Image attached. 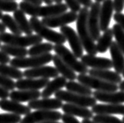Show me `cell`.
<instances>
[{"label":"cell","mask_w":124,"mask_h":123,"mask_svg":"<svg viewBox=\"0 0 124 123\" xmlns=\"http://www.w3.org/2000/svg\"><path fill=\"white\" fill-rule=\"evenodd\" d=\"M66 91L74 92L78 95H86V96H91L93 95L92 89L88 88L85 85H82L79 82H76L74 80H70L66 84Z\"/></svg>","instance_id":"29"},{"label":"cell","mask_w":124,"mask_h":123,"mask_svg":"<svg viewBox=\"0 0 124 123\" xmlns=\"http://www.w3.org/2000/svg\"><path fill=\"white\" fill-rule=\"evenodd\" d=\"M88 15H89L88 8H81L76 20L78 36L80 39L81 44H82L83 49H85V51L88 53V55H96L97 54L96 44L90 36L89 29H88Z\"/></svg>","instance_id":"1"},{"label":"cell","mask_w":124,"mask_h":123,"mask_svg":"<svg viewBox=\"0 0 124 123\" xmlns=\"http://www.w3.org/2000/svg\"><path fill=\"white\" fill-rule=\"evenodd\" d=\"M66 79L63 77H57L55 79L48 82L47 85L45 86L41 93V97L43 98H49L51 95L55 94L59 90H61L63 87L66 86Z\"/></svg>","instance_id":"25"},{"label":"cell","mask_w":124,"mask_h":123,"mask_svg":"<svg viewBox=\"0 0 124 123\" xmlns=\"http://www.w3.org/2000/svg\"><path fill=\"white\" fill-rule=\"evenodd\" d=\"M24 77L26 78H55L59 77L57 70L51 65H41V66L29 69L23 72Z\"/></svg>","instance_id":"13"},{"label":"cell","mask_w":124,"mask_h":123,"mask_svg":"<svg viewBox=\"0 0 124 123\" xmlns=\"http://www.w3.org/2000/svg\"><path fill=\"white\" fill-rule=\"evenodd\" d=\"M78 81L85 85L90 89H95L98 92H117L119 86L116 84L109 83L96 77L87 74H79L77 76Z\"/></svg>","instance_id":"8"},{"label":"cell","mask_w":124,"mask_h":123,"mask_svg":"<svg viewBox=\"0 0 124 123\" xmlns=\"http://www.w3.org/2000/svg\"><path fill=\"white\" fill-rule=\"evenodd\" d=\"M18 9V4L15 1L0 0V11L2 12H14Z\"/></svg>","instance_id":"36"},{"label":"cell","mask_w":124,"mask_h":123,"mask_svg":"<svg viewBox=\"0 0 124 123\" xmlns=\"http://www.w3.org/2000/svg\"><path fill=\"white\" fill-rule=\"evenodd\" d=\"M122 121H123V122H124V116H123V120H122Z\"/></svg>","instance_id":"56"},{"label":"cell","mask_w":124,"mask_h":123,"mask_svg":"<svg viewBox=\"0 0 124 123\" xmlns=\"http://www.w3.org/2000/svg\"><path fill=\"white\" fill-rule=\"evenodd\" d=\"M14 18L22 32H24L26 35L32 34L33 31L32 29V27L30 25V23L28 19L26 18L25 14L23 11L21 10L20 9L19 10L17 9L16 11L14 12Z\"/></svg>","instance_id":"27"},{"label":"cell","mask_w":124,"mask_h":123,"mask_svg":"<svg viewBox=\"0 0 124 123\" xmlns=\"http://www.w3.org/2000/svg\"><path fill=\"white\" fill-rule=\"evenodd\" d=\"M53 2H55V4H59V3H62V0H53Z\"/></svg>","instance_id":"52"},{"label":"cell","mask_w":124,"mask_h":123,"mask_svg":"<svg viewBox=\"0 0 124 123\" xmlns=\"http://www.w3.org/2000/svg\"><path fill=\"white\" fill-rule=\"evenodd\" d=\"M77 13L70 11L55 15V16L43 17L41 22L48 28H58V27H62L67 25L68 24L74 22L77 20Z\"/></svg>","instance_id":"12"},{"label":"cell","mask_w":124,"mask_h":123,"mask_svg":"<svg viewBox=\"0 0 124 123\" xmlns=\"http://www.w3.org/2000/svg\"><path fill=\"white\" fill-rule=\"evenodd\" d=\"M53 51L72 70L78 72L80 74H86L88 73V67L81 62L78 61L74 54L63 44H55L53 47Z\"/></svg>","instance_id":"4"},{"label":"cell","mask_w":124,"mask_h":123,"mask_svg":"<svg viewBox=\"0 0 124 123\" xmlns=\"http://www.w3.org/2000/svg\"><path fill=\"white\" fill-rule=\"evenodd\" d=\"M41 96V93L39 90H13L10 92L9 97L11 100L24 103V102H31L38 100Z\"/></svg>","instance_id":"21"},{"label":"cell","mask_w":124,"mask_h":123,"mask_svg":"<svg viewBox=\"0 0 124 123\" xmlns=\"http://www.w3.org/2000/svg\"><path fill=\"white\" fill-rule=\"evenodd\" d=\"M62 123H81V122H79L78 120L75 118L74 116L66 115V114H64V115H62Z\"/></svg>","instance_id":"41"},{"label":"cell","mask_w":124,"mask_h":123,"mask_svg":"<svg viewBox=\"0 0 124 123\" xmlns=\"http://www.w3.org/2000/svg\"><path fill=\"white\" fill-rule=\"evenodd\" d=\"M81 123H96V122H94L92 121V120H90V119H83L82 122H81Z\"/></svg>","instance_id":"50"},{"label":"cell","mask_w":124,"mask_h":123,"mask_svg":"<svg viewBox=\"0 0 124 123\" xmlns=\"http://www.w3.org/2000/svg\"><path fill=\"white\" fill-rule=\"evenodd\" d=\"M0 74L10 79H22L24 77L23 72L12 65L7 64H0Z\"/></svg>","instance_id":"31"},{"label":"cell","mask_w":124,"mask_h":123,"mask_svg":"<svg viewBox=\"0 0 124 123\" xmlns=\"http://www.w3.org/2000/svg\"><path fill=\"white\" fill-rule=\"evenodd\" d=\"M0 50L6 55L14 56L15 58H24L28 55V50L25 47H20L13 45H1Z\"/></svg>","instance_id":"30"},{"label":"cell","mask_w":124,"mask_h":123,"mask_svg":"<svg viewBox=\"0 0 124 123\" xmlns=\"http://www.w3.org/2000/svg\"><path fill=\"white\" fill-rule=\"evenodd\" d=\"M54 45L51 43H40L32 46L28 50V55L30 56H38L50 53L53 51Z\"/></svg>","instance_id":"32"},{"label":"cell","mask_w":124,"mask_h":123,"mask_svg":"<svg viewBox=\"0 0 124 123\" xmlns=\"http://www.w3.org/2000/svg\"><path fill=\"white\" fill-rule=\"evenodd\" d=\"M90 76L96 77L101 80H104V81L116 84L118 85L122 81V77L120 74L117 73L116 72L111 71L110 70H95V69H91L88 71Z\"/></svg>","instance_id":"24"},{"label":"cell","mask_w":124,"mask_h":123,"mask_svg":"<svg viewBox=\"0 0 124 123\" xmlns=\"http://www.w3.org/2000/svg\"><path fill=\"white\" fill-rule=\"evenodd\" d=\"M22 118L14 114H0V123H20Z\"/></svg>","instance_id":"37"},{"label":"cell","mask_w":124,"mask_h":123,"mask_svg":"<svg viewBox=\"0 0 124 123\" xmlns=\"http://www.w3.org/2000/svg\"><path fill=\"white\" fill-rule=\"evenodd\" d=\"M23 2H28V3L36 5V6H40L42 3H43L42 0H23Z\"/></svg>","instance_id":"46"},{"label":"cell","mask_w":124,"mask_h":123,"mask_svg":"<svg viewBox=\"0 0 124 123\" xmlns=\"http://www.w3.org/2000/svg\"><path fill=\"white\" fill-rule=\"evenodd\" d=\"M60 33L64 36L66 40L68 41L72 51H73L72 53L74 54V56L77 58H81L83 55L84 49L80 39L74 29L68 25L60 27Z\"/></svg>","instance_id":"11"},{"label":"cell","mask_w":124,"mask_h":123,"mask_svg":"<svg viewBox=\"0 0 124 123\" xmlns=\"http://www.w3.org/2000/svg\"><path fill=\"white\" fill-rule=\"evenodd\" d=\"M112 66L117 73H123L124 70V55L116 41H112L109 47Z\"/></svg>","instance_id":"22"},{"label":"cell","mask_w":124,"mask_h":123,"mask_svg":"<svg viewBox=\"0 0 124 123\" xmlns=\"http://www.w3.org/2000/svg\"><path fill=\"white\" fill-rule=\"evenodd\" d=\"M62 110L66 115L79 117L83 119H91L93 117V113L91 110L88 109V107L78 106V105L64 103L62 106Z\"/></svg>","instance_id":"23"},{"label":"cell","mask_w":124,"mask_h":123,"mask_svg":"<svg viewBox=\"0 0 124 123\" xmlns=\"http://www.w3.org/2000/svg\"><path fill=\"white\" fill-rule=\"evenodd\" d=\"M10 95V92L7 90H6L5 88L0 87V99L2 100H7Z\"/></svg>","instance_id":"44"},{"label":"cell","mask_w":124,"mask_h":123,"mask_svg":"<svg viewBox=\"0 0 124 123\" xmlns=\"http://www.w3.org/2000/svg\"><path fill=\"white\" fill-rule=\"evenodd\" d=\"M66 5L67 6V7L70 9V10L74 13L80 11L81 10V4L78 0H65Z\"/></svg>","instance_id":"39"},{"label":"cell","mask_w":124,"mask_h":123,"mask_svg":"<svg viewBox=\"0 0 124 123\" xmlns=\"http://www.w3.org/2000/svg\"><path fill=\"white\" fill-rule=\"evenodd\" d=\"M42 2H44L47 5H52L53 3V0H42Z\"/></svg>","instance_id":"49"},{"label":"cell","mask_w":124,"mask_h":123,"mask_svg":"<svg viewBox=\"0 0 124 123\" xmlns=\"http://www.w3.org/2000/svg\"><path fill=\"white\" fill-rule=\"evenodd\" d=\"M42 39L38 35H26L23 36L22 35H14L9 32H2L0 33V41L4 44L13 45L20 47H26L33 46L35 44L42 43Z\"/></svg>","instance_id":"5"},{"label":"cell","mask_w":124,"mask_h":123,"mask_svg":"<svg viewBox=\"0 0 124 123\" xmlns=\"http://www.w3.org/2000/svg\"><path fill=\"white\" fill-rule=\"evenodd\" d=\"M113 6L116 13H121L124 9V0H114Z\"/></svg>","instance_id":"42"},{"label":"cell","mask_w":124,"mask_h":123,"mask_svg":"<svg viewBox=\"0 0 124 123\" xmlns=\"http://www.w3.org/2000/svg\"><path fill=\"white\" fill-rule=\"evenodd\" d=\"M93 121L96 123H124L117 117L105 115H96L93 117Z\"/></svg>","instance_id":"35"},{"label":"cell","mask_w":124,"mask_h":123,"mask_svg":"<svg viewBox=\"0 0 124 123\" xmlns=\"http://www.w3.org/2000/svg\"><path fill=\"white\" fill-rule=\"evenodd\" d=\"M113 19L124 31V14L122 13H116L113 16Z\"/></svg>","instance_id":"40"},{"label":"cell","mask_w":124,"mask_h":123,"mask_svg":"<svg viewBox=\"0 0 124 123\" xmlns=\"http://www.w3.org/2000/svg\"><path fill=\"white\" fill-rule=\"evenodd\" d=\"M81 62L87 67L95 70H110L113 68L111 60L96 55H85L81 58Z\"/></svg>","instance_id":"14"},{"label":"cell","mask_w":124,"mask_h":123,"mask_svg":"<svg viewBox=\"0 0 124 123\" xmlns=\"http://www.w3.org/2000/svg\"><path fill=\"white\" fill-rule=\"evenodd\" d=\"M9 1H14V0H9Z\"/></svg>","instance_id":"57"},{"label":"cell","mask_w":124,"mask_h":123,"mask_svg":"<svg viewBox=\"0 0 124 123\" xmlns=\"http://www.w3.org/2000/svg\"><path fill=\"white\" fill-rule=\"evenodd\" d=\"M62 102L56 98H43L29 102L28 107L30 110H56L62 108Z\"/></svg>","instance_id":"15"},{"label":"cell","mask_w":124,"mask_h":123,"mask_svg":"<svg viewBox=\"0 0 124 123\" xmlns=\"http://www.w3.org/2000/svg\"><path fill=\"white\" fill-rule=\"evenodd\" d=\"M10 62V56L0 51V64H7Z\"/></svg>","instance_id":"43"},{"label":"cell","mask_w":124,"mask_h":123,"mask_svg":"<svg viewBox=\"0 0 124 123\" xmlns=\"http://www.w3.org/2000/svg\"><path fill=\"white\" fill-rule=\"evenodd\" d=\"M0 47H1V41H0Z\"/></svg>","instance_id":"58"},{"label":"cell","mask_w":124,"mask_h":123,"mask_svg":"<svg viewBox=\"0 0 124 123\" xmlns=\"http://www.w3.org/2000/svg\"><path fill=\"white\" fill-rule=\"evenodd\" d=\"M62 118V114L58 110H37L30 112L21 120L20 123H41L50 121H59Z\"/></svg>","instance_id":"9"},{"label":"cell","mask_w":124,"mask_h":123,"mask_svg":"<svg viewBox=\"0 0 124 123\" xmlns=\"http://www.w3.org/2000/svg\"><path fill=\"white\" fill-rule=\"evenodd\" d=\"M41 123H62V122H58V121H50V122H44Z\"/></svg>","instance_id":"51"},{"label":"cell","mask_w":124,"mask_h":123,"mask_svg":"<svg viewBox=\"0 0 124 123\" xmlns=\"http://www.w3.org/2000/svg\"><path fill=\"white\" fill-rule=\"evenodd\" d=\"M91 110L96 115H120L124 116V104L96 103L92 107Z\"/></svg>","instance_id":"19"},{"label":"cell","mask_w":124,"mask_h":123,"mask_svg":"<svg viewBox=\"0 0 124 123\" xmlns=\"http://www.w3.org/2000/svg\"><path fill=\"white\" fill-rule=\"evenodd\" d=\"M48 82L47 78H22L15 82V88L18 90H40L44 88Z\"/></svg>","instance_id":"18"},{"label":"cell","mask_w":124,"mask_h":123,"mask_svg":"<svg viewBox=\"0 0 124 123\" xmlns=\"http://www.w3.org/2000/svg\"><path fill=\"white\" fill-rule=\"evenodd\" d=\"M53 55L51 53L38 56H30L29 58H14L10 60V65L15 68H35L44 65L52 61Z\"/></svg>","instance_id":"6"},{"label":"cell","mask_w":124,"mask_h":123,"mask_svg":"<svg viewBox=\"0 0 124 123\" xmlns=\"http://www.w3.org/2000/svg\"><path fill=\"white\" fill-rule=\"evenodd\" d=\"M29 22L32 27V31L35 32L37 35L40 36L42 39H45L50 43H54L55 44H63L66 43V40L64 36L60 32L54 31L48 27L45 26L37 17H30Z\"/></svg>","instance_id":"3"},{"label":"cell","mask_w":124,"mask_h":123,"mask_svg":"<svg viewBox=\"0 0 124 123\" xmlns=\"http://www.w3.org/2000/svg\"><path fill=\"white\" fill-rule=\"evenodd\" d=\"M6 29H7V28H6V27L3 25V24L0 23V33L6 32Z\"/></svg>","instance_id":"47"},{"label":"cell","mask_w":124,"mask_h":123,"mask_svg":"<svg viewBox=\"0 0 124 123\" xmlns=\"http://www.w3.org/2000/svg\"><path fill=\"white\" fill-rule=\"evenodd\" d=\"M113 11L114 6L112 0H104L103 4L101 7V11H100V29L101 31L104 32L108 29H109Z\"/></svg>","instance_id":"17"},{"label":"cell","mask_w":124,"mask_h":123,"mask_svg":"<svg viewBox=\"0 0 124 123\" xmlns=\"http://www.w3.org/2000/svg\"><path fill=\"white\" fill-rule=\"evenodd\" d=\"M96 2H100V3H101V2H104V0H96Z\"/></svg>","instance_id":"54"},{"label":"cell","mask_w":124,"mask_h":123,"mask_svg":"<svg viewBox=\"0 0 124 123\" xmlns=\"http://www.w3.org/2000/svg\"><path fill=\"white\" fill-rule=\"evenodd\" d=\"M55 96L60 101L66 102V103L78 105V106L85 107H92L96 104V100L94 97L78 95L68 91H63L62 89L55 92Z\"/></svg>","instance_id":"7"},{"label":"cell","mask_w":124,"mask_h":123,"mask_svg":"<svg viewBox=\"0 0 124 123\" xmlns=\"http://www.w3.org/2000/svg\"><path fill=\"white\" fill-rule=\"evenodd\" d=\"M101 4L100 2H93L89 10L88 15V29L93 41H97L101 36V29H100V11Z\"/></svg>","instance_id":"10"},{"label":"cell","mask_w":124,"mask_h":123,"mask_svg":"<svg viewBox=\"0 0 124 123\" xmlns=\"http://www.w3.org/2000/svg\"><path fill=\"white\" fill-rule=\"evenodd\" d=\"M0 108L5 111L10 112L17 115H26L31 112V110L28 107L18 102L8 100H0Z\"/></svg>","instance_id":"20"},{"label":"cell","mask_w":124,"mask_h":123,"mask_svg":"<svg viewBox=\"0 0 124 123\" xmlns=\"http://www.w3.org/2000/svg\"><path fill=\"white\" fill-rule=\"evenodd\" d=\"M52 62L58 73L62 74V77H64L65 79L69 80H74L75 79H77L76 73L74 70H72L57 55H53Z\"/></svg>","instance_id":"26"},{"label":"cell","mask_w":124,"mask_h":123,"mask_svg":"<svg viewBox=\"0 0 124 123\" xmlns=\"http://www.w3.org/2000/svg\"><path fill=\"white\" fill-rule=\"evenodd\" d=\"M18 7L25 14H29L31 17H47L55 16V15L65 13L68 9L67 6L62 2L59 4L47 5L45 7H42V6H36L25 2H22L18 4Z\"/></svg>","instance_id":"2"},{"label":"cell","mask_w":124,"mask_h":123,"mask_svg":"<svg viewBox=\"0 0 124 123\" xmlns=\"http://www.w3.org/2000/svg\"><path fill=\"white\" fill-rule=\"evenodd\" d=\"M111 30L113 32V36L116 38V43L124 55V31L117 24H115Z\"/></svg>","instance_id":"34"},{"label":"cell","mask_w":124,"mask_h":123,"mask_svg":"<svg viewBox=\"0 0 124 123\" xmlns=\"http://www.w3.org/2000/svg\"><path fill=\"white\" fill-rule=\"evenodd\" d=\"M119 89H120L121 91H123L124 92V80H123V81H121L119 83Z\"/></svg>","instance_id":"48"},{"label":"cell","mask_w":124,"mask_h":123,"mask_svg":"<svg viewBox=\"0 0 124 123\" xmlns=\"http://www.w3.org/2000/svg\"><path fill=\"white\" fill-rule=\"evenodd\" d=\"M122 74H123V77H124V70H123V73H122Z\"/></svg>","instance_id":"55"},{"label":"cell","mask_w":124,"mask_h":123,"mask_svg":"<svg viewBox=\"0 0 124 123\" xmlns=\"http://www.w3.org/2000/svg\"><path fill=\"white\" fill-rule=\"evenodd\" d=\"M78 1L80 2L81 5H83L84 7H86V8L91 7V6L93 4L92 0H78Z\"/></svg>","instance_id":"45"},{"label":"cell","mask_w":124,"mask_h":123,"mask_svg":"<svg viewBox=\"0 0 124 123\" xmlns=\"http://www.w3.org/2000/svg\"><path fill=\"white\" fill-rule=\"evenodd\" d=\"M2 23L3 24V25L10 30L12 34L14 35H22V32L21 31L19 26L17 25V22H15V20L13 17H11L9 14H4L2 15Z\"/></svg>","instance_id":"33"},{"label":"cell","mask_w":124,"mask_h":123,"mask_svg":"<svg viewBox=\"0 0 124 123\" xmlns=\"http://www.w3.org/2000/svg\"><path fill=\"white\" fill-rule=\"evenodd\" d=\"M93 97L96 101L102 102L104 103L111 104H123L124 103V92H98L95 91L93 92Z\"/></svg>","instance_id":"16"},{"label":"cell","mask_w":124,"mask_h":123,"mask_svg":"<svg viewBox=\"0 0 124 123\" xmlns=\"http://www.w3.org/2000/svg\"><path fill=\"white\" fill-rule=\"evenodd\" d=\"M113 32L111 29H108L104 32V34L100 36L97 40V43L96 44L97 53H105L109 48L110 45L112 42Z\"/></svg>","instance_id":"28"},{"label":"cell","mask_w":124,"mask_h":123,"mask_svg":"<svg viewBox=\"0 0 124 123\" xmlns=\"http://www.w3.org/2000/svg\"><path fill=\"white\" fill-rule=\"evenodd\" d=\"M0 87L7 91H13L15 88V82L12 79L0 74Z\"/></svg>","instance_id":"38"},{"label":"cell","mask_w":124,"mask_h":123,"mask_svg":"<svg viewBox=\"0 0 124 123\" xmlns=\"http://www.w3.org/2000/svg\"><path fill=\"white\" fill-rule=\"evenodd\" d=\"M2 15H3V14H2V12H1V11H0V20L2 19Z\"/></svg>","instance_id":"53"}]
</instances>
